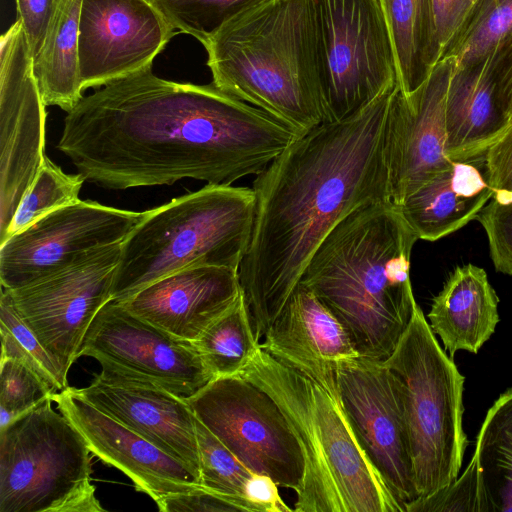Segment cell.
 <instances>
[{
    "instance_id": "cell-1",
    "label": "cell",
    "mask_w": 512,
    "mask_h": 512,
    "mask_svg": "<svg viewBox=\"0 0 512 512\" xmlns=\"http://www.w3.org/2000/svg\"><path fill=\"white\" fill-rule=\"evenodd\" d=\"M300 136L213 83L166 80L150 68L83 96L56 147L85 181L124 190L184 178L232 185Z\"/></svg>"
},
{
    "instance_id": "cell-2",
    "label": "cell",
    "mask_w": 512,
    "mask_h": 512,
    "mask_svg": "<svg viewBox=\"0 0 512 512\" xmlns=\"http://www.w3.org/2000/svg\"><path fill=\"white\" fill-rule=\"evenodd\" d=\"M397 85L350 117L303 134L256 175L252 235L238 275L259 340L333 228L364 205L390 201L385 136Z\"/></svg>"
},
{
    "instance_id": "cell-3",
    "label": "cell",
    "mask_w": 512,
    "mask_h": 512,
    "mask_svg": "<svg viewBox=\"0 0 512 512\" xmlns=\"http://www.w3.org/2000/svg\"><path fill=\"white\" fill-rule=\"evenodd\" d=\"M417 240L395 204H367L333 228L301 274L298 285L341 322L360 357L386 360L411 321Z\"/></svg>"
},
{
    "instance_id": "cell-4",
    "label": "cell",
    "mask_w": 512,
    "mask_h": 512,
    "mask_svg": "<svg viewBox=\"0 0 512 512\" xmlns=\"http://www.w3.org/2000/svg\"><path fill=\"white\" fill-rule=\"evenodd\" d=\"M212 83L301 135L324 122L320 63L308 0H265L204 43Z\"/></svg>"
},
{
    "instance_id": "cell-5",
    "label": "cell",
    "mask_w": 512,
    "mask_h": 512,
    "mask_svg": "<svg viewBox=\"0 0 512 512\" xmlns=\"http://www.w3.org/2000/svg\"><path fill=\"white\" fill-rule=\"evenodd\" d=\"M278 404L302 451L296 512H405L359 444L338 395L264 350L239 374Z\"/></svg>"
},
{
    "instance_id": "cell-6",
    "label": "cell",
    "mask_w": 512,
    "mask_h": 512,
    "mask_svg": "<svg viewBox=\"0 0 512 512\" xmlns=\"http://www.w3.org/2000/svg\"><path fill=\"white\" fill-rule=\"evenodd\" d=\"M253 188L207 184L148 210L121 243L112 299L123 301L184 268L239 269L255 215Z\"/></svg>"
},
{
    "instance_id": "cell-7",
    "label": "cell",
    "mask_w": 512,
    "mask_h": 512,
    "mask_svg": "<svg viewBox=\"0 0 512 512\" xmlns=\"http://www.w3.org/2000/svg\"><path fill=\"white\" fill-rule=\"evenodd\" d=\"M383 362L398 384L418 499H424L458 478L467 446L462 423L465 379L440 347L418 304Z\"/></svg>"
},
{
    "instance_id": "cell-8",
    "label": "cell",
    "mask_w": 512,
    "mask_h": 512,
    "mask_svg": "<svg viewBox=\"0 0 512 512\" xmlns=\"http://www.w3.org/2000/svg\"><path fill=\"white\" fill-rule=\"evenodd\" d=\"M52 397L0 428V512H103L92 453Z\"/></svg>"
},
{
    "instance_id": "cell-9",
    "label": "cell",
    "mask_w": 512,
    "mask_h": 512,
    "mask_svg": "<svg viewBox=\"0 0 512 512\" xmlns=\"http://www.w3.org/2000/svg\"><path fill=\"white\" fill-rule=\"evenodd\" d=\"M308 1L324 122L341 121L398 84L391 39L378 0Z\"/></svg>"
},
{
    "instance_id": "cell-10",
    "label": "cell",
    "mask_w": 512,
    "mask_h": 512,
    "mask_svg": "<svg viewBox=\"0 0 512 512\" xmlns=\"http://www.w3.org/2000/svg\"><path fill=\"white\" fill-rule=\"evenodd\" d=\"M195 416L251 472L299 489L304 460L275 400L240 375L219 377L186 399Z\"/></svg>"
},
{
    "instance_id": "cell-11",
    "label": "cell",
    "mask_w": 512,
    "mask_h": 512,
    "mask_svg": "<svg viewBox=\"0 0 512 512\" xmlns=\"http://www.w3.org/2000/svg\"><path fill=\"white\" fill-rule=\"evenodd\" d=\"M147 212L79 200L48 213L0 244L2 288L36 283L104 246L122 243Z\"/></svg>"
},
{
    "instance_id": "cell-12",
    "label": "cell",
    "mask_w": 512,
    "mask_h": 512,
    "mask_svg": "<svg viewBox=\"0 0 512 512\" xmlns=\"http://www.w3.org/2000/svg\"><path fill=\"white\" fill-rule=\"evenodd\" d=\"M121 243L104 246L36 283L7 290L20 318L67 375L85 334L112 299Z\"/></svg>"
},
{
    "instance_id": "cell-13",
    "label": "cell",
    "mask_w": 512,
    "mask_h": 512,
    "mask_svg": "<svg viewBox=\"0 0 512 512\" xmlns=\"http://www.w3.org/2000/svg\"><path fill=\"white\" fill-rule=\"evenodd\" d=\"M45 107L17 19L0 39V241L45 157Z\"/></svg>"
},
{
    "instance_id": "cell-14",
    "label": "cell",
    "mask_w": 512,
    "mask_h": 512,
    "mask_svg": "<svg viewBox=\"0 0 512 512\" xmlns=\"http://www.w3.org/2000/svg\"><path fill=\"white\" fill-rule=\"evenodd\" d=\"M80 356L96 359L102 368L153 381L184 399L214 379L191 341L158 328L113 299L93 319Z\"/></svg>"
},
{
    "instance_id": "cell-15",
    "label": "cell",
    "mask_w": 512,
    "mask_h": 512,
    "mask_svg": "<svg viewBox=\"0 0 512 512\" xmlns=\"http://www.w3.org/2000/svg\"><path fill=\"white\" fill-rule=\"evenodd\" d=\"M338 397L354 434L404 507L419 498L397 381L383 361L359 357L337 371Z\"/></svg>"
},
{
    "instance_id": "cell-16",
    "label": "cell",
    "mask_w": 512,
    "mask_h": 512,
    "mask_svg": "<svg viewBox=\"0 0 512 512\" xmlns=\"http://www.w3.org/2000/svg\"><path fill=\"white\" fill-rule=\"evenodd\" d=\"M177 33L151 0H82L79 71L83 90L150 69Z\"/></svg>"
},
{
    "instance_id": "cell-17",
    "label": "cell",
    "mask_w": 512,
    "mask_h": 512,
    "mask_svg": "<svg viewBox=\"0 0 512 512\" xmlns=\"http://www.w3.org/2000/svg\"><path fill=\"white\" fill-rule=\"evenodd\" d=\"M453 65V58L445 57L413 92L395 89L385 136L389 198L395 205L452 162L446 154L445 104Z\"/></svg>"
},
{
    "instance_id": "cell-18",
    "label": "cell",
    "mask_w": 512,
    "mask_h": 512,
    "mask_svg": "<svg viewBox=\"0 0 512 512\" xmlns=\"http://www.w3.org/2000/svg\"><path fill=\"white\" fill-rule=\"evenodd\" d=\"M74 391L183 462L199 480L196 417L186 399L153 381L106 368L89 386Z\"/></svg>"
},
{
    "instance_id": "cell-19",
    "label": "cell",
    "mask_w": 512,
    "mask_h": 512,
    "mask_svg": "<svg viewBox=\"0 0 512 512\" xmlns=\"http://www.w3.org/2000/svg\"><path fill=\"white\" fill-rule=\"evenodd\" d=\"M52 400L84 437L90 451L126 474L137 491L156 500L200 484L183 462L96 408L74 388L52 394Z\"/></svg>"
},
{
    "instance_id": "cell-20",
    "label": "cell",
    "mask_w": 512,
    "mask_h": 512,
    "mask_svg": "<svg viewBox=\"0 0 512 512\" xmlns=\"http://www.w3.org/2000/svg\"><path fill=\"white\" fill-rule=\"evenodd\" d=\"M260 347L335 395L338 369L360 357L341 322L301 285L271 324Z\"/></svg>"
},
{
    "instance_id": "cell-21",
    "label": "cell",
    "mask_w": 512,
    "mask_h": 512,
    "mask_svg": "<svg viewBox=\"0 0 512 512\" xmlns=\"http://www.w3.org/2000/svg\"><path fill=\"white\" fill-rule=\"evenodd\" d=\"M241 293L238 270L199 265L161 277L119 302L158 328L193 342Z\"/></svg>"
},
{
    "instance_id": "cell-22",
    "label": "cell",
    "mask_w": 512,
    "mask_h": 512,
    "mask_svg": "<svg viewBox=\"0 0 512 512\" xmlns=\"http://www.w3.org/2000/svg\"><path fill=\"white\" fill-rule=\"evenodd\" d=\"M511 40L470 64L453 65L445 104L446 154L452 161L485 155L512 120L500 84Z\"/></svg>"
},
{
    "instance_id": "cell-23",
    "label": "cell",
    "mask_w": 512,
    "mask_h": 512,
    "mask_svg": "<svg viewBox=\"0 0 512 512\" xmlns=\"http://www.w3.org/2000/svg\"><path fill=\"white\" fill-rule=\"evenodd\" d=\"M493 194L483 155L452 161L396 206L418 239L436 241L476 219Z\"/></svg>"
},
{
    "instance_id": "cell-24",
    "label": "cell",
    "mask_w": 512,
    "mask_h": 512,
    "mask_svg": "<svg viewBox=\"0 0 512 512\" xmlns=\"http://www.w3.org/2000/svg\"><path fill=\"white\" fill-rule=\"evenodd\" d=\"M498 302L484 269L469 263L453 270L427 316L451 358L459 350L476 354L488 341L499 322Z\"/></svg>"
},
{
    "instance_id": "cell-25",
    "label": "cell",
    "mask_w": 512,
    "mask_h": 512,
    "mask_svg": "<svg viewBox=\"0 0 512 512\" xmlns=\"http://www.w3.org/2000/svg\"><path fill=\"white\" fill-rule=\"evenodd\" d=\"M82 0H61L33 58L34 75L46 106L69 112L83 97L79 71Z\"/></svg>"
},
{
    "instance_id": "cell-26",
    "label": "cell",
    "mask_w": 512,
    "mask_h": 512,
    "mask_svg": "<svg viewBox=\"0 0 512 512\" xmlns=\"http://www.w3.org/2000/svg\"><path fill=\"white\" fill-rule=\"evenodd\" d=\"M378 1L391 39L399 88L409 94L441 59L431 0Z\"/></svg>"
},
{
    "instance_id": "cell-27",
    "label": "cell",
    "mask_w": 512,
    "mask_h": 512,
    "mask_svg": "<svg viewBox=\"0 0 512 512\" xmlns=\"http://www.w3.org/2000/svg\"><path fill=\"white\" fill-rule=\"evenodd\" d=\"M489 512H512V388L488 410L476 439Z\"/></svg>"
},
{
    "instance_id": "cell-28",
    "label": "cell",
    "mask_w": 512,
    "mask_h": 512,
    "mask_svg": "<svg viewBox=\"0 0 512 512\" xmlns=\"http://www.w3.org/2000/svg\"><path fill=\"white\" fill-rule=\"evenodd\" d=\"M192 343L214 379L239 375L260 349L242 293Z\"/></svg>"
},
{
    "instance_id": "cell-29",
    "label": "cell",
    "mask_w": 512,
    "mask_h": 512,
    "mask_svg": "<svg viewBox=\"0 0 512 512\" xmlns=\"http://www.w3.org/2000/svg\"><path fill=\"white\" fill-rule=\"evenodd\" d=\"M512 36V0H477L441 59L455 67L470 64Z\"/></svg>"
},
{
    "instance_id": "cell-30",
    "label": "cell",
    "mask_w": 512,
    "mask_h": 512,
    "mask_svg": "<svg viewBox=\"0 0 512 512\" xmlns=\"http://www.w3.org/2000/svg\"><path fill=\"white\" fill-rule=\"evenodd\" d=\"M84 182L85 179L80 173H65L45 155L0 244L48 213L79 201Z\"/></svg>"
},
{
    "instance_id": "cell-31",
    "label": "cell",
    "mask_w": 512,
    "mask_h": 512,
    "mask_svg": "<svg viewBox=\"0 0 512 512\" xmlns=\"http://www.w3.org/2000/svg\"><path fill=\"white\" fill-rule=\"evenodd\" d=\"M1 357L18 359L33 369L53 394L67 388V375L20 318L7 290L0 299Z\"/></svg>"
},
{
    "instance_id": "cell-32",
    "label": "cell",
    "mask_w": 512,
    "mask_h": 512,
    "mask_svg": "<svg viewBox=\"0 0 512 512\" xmlns=\"http://www.w3.org/2000/svg\"><path fill=\"white\" fill-rule=\"evenodd\" d=\"M265 0H151L177 31L202 44L227 22Z\"/></svg>"
},
{
    "instance_id": "cell-33",
    "label": "cell",
    "mask_w": 512,
    "mask_h": 512,
    "mask_svg": "<svg viewBox=\"0 0 512 512\" xmlns=\"http://www.w3.org/2000/svg\"><path fill=\"white\" fill-rule=\"evenodd\" d=\"M195 427L199 483L220 493L247 498L245 489L253 472L246 468L197 417Z\"/></svg>"
},
{
    "instance_id": "cell-34",
    "label": "cell",
    "mask_w": 512,
    "mask_h": 512,
    "mask_svg": "<svg viewBox=\"0 0 512 512\" xmlns=\"http://www.w3.org/2000/svg\"><path fill=\"white\" fill-rule=\"evenodd\" d=\"M49 385L27 364L1 357L0 428L52 397Z\"/></svg>"
},
{
    "instance_id": "cell-35",
    "label": "cell",
    "mask_w": 512,
    "mask_h": 512,
    "mask_svg": "<svg viewBox=\"0 0 512 512\" xmlns=\"http://www.w3.org/2000/svg\"><path fill=\"white\" fill-rule=\"evenodd\" d=\"M489 512L477 458L447 487L407 506L406 512Z\"/></svg>"
},
{
    "instance_id": "cell-36",
    "label": "cell",
    "mask_w": 512,
    "mask_h": 512,
    "mask_svg": "<svg viewBox=\"0 0 512 512\" xmlns=\"http://www.w3.org/2000/svg\"><path fill=\"white\" fill-rule=\"evenodd\" d=\"M162 512H258L247 498L220 493L201 484L154 500Z\"/></svg>"
},
{
    "instance_id": "cell-37",
    "label": "cell",
    "mask_w": 512,
    "mask_h": 512,
    "mask_svg": "<svg viewBox=\"0 0 512 512\" xmlns=\"http://www.w3.org/2000/svg\"><path fill=\"white\" fill-rule=\"evenodd\" d=\"M476 220L487 235L495 269L512 275V200L498 202L490 199Z\"/></svg>"
},
{
    "instance_id": "cell-38",
    "label": "cell",
    "mask_w": 512,
    "mask_h": 512,
    "mask_svg": "<svg viewBox=\"0 0 512 512\" xmlns=\"http://www.w3.org/2000/svg\"><path fill=\"white\" fill-rule=\"evenodd\" d=\"M489 184L498 202L512 200V120L485 153Z\"/></svg>"
},
{
    "instance_id": "cell-39",
    "label": "cell",
    "mask_w": 512,
    "mask_h": 512,
    "mask_svg": "<svg viewBox=\"0 0 512 512\" xmlns=\"http://www.w3.org/2000/svg\"><path fill=\"white\" fill-rule=\"evenodd\" d=\"M33 58L39 52L50 22L61 0H15Z\"/></svg>"
},
{
    "instance_id": "cell-40",
    "label": "cell",
    "mask_w": 512,
    "mask_h": 512,
    "mask_svg": "<svg viewBox=\"0 0 512 512\" xmlns=\"http://www.w3.org/2000/svg\"><path fill=\"white\" fill-rule=\"evenodd\" d=\"M476 2L477 0H431L441 58Z\"/></svg>"
},
{
    "instance_id": "cell-41",
    "label": "cell",
    "mask_w": 512,
    "mask_h": 512,
    "mask_svg": "<svg viewBox=\"0 0 512 512\" xmlns=\"http://www.w3.org/2000/svg\"><path fill=\"white\" fill-rule=\"evenodd\" d=\"M245 496L256 506L258 512L294 511L282 500L278 484L264 474L252 473L246 485Z\"/></svg>"
},
{
    "instance_id": "cell-42",
    "label": "cell",
    "mask_w": 512,
    "mask_h": 512,
    "mask_svg": "<svg viewBox=\"0 0 512 512\" xmlns=\"http://www.w3.org/2000/svg\"><path fill=\"white\" fill-rule=\"evenodd\" d=\"M500 84L512 118V40L503 60Z\"/></svg>"
}]
</instances>
